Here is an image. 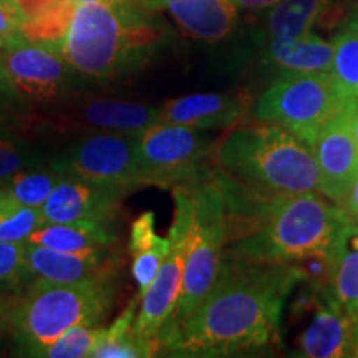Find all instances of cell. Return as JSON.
Listing matches in <instances>:
<instances>
[{
  "label": "cell",
  "mask_w": 358,
  "mask_h": 358,
  "mask_svg": "<svg viewBox=\"0 0 358 358\" xmlns=\"http://www.w3.org/2000/svg\"><path fill=\"white\" fill-rule=\"evenodd\" d=\"M301 282L297 264L254 261L224 250L213 289L189 317L161 332L159 350L226 357L266 348L279 335L285 302Z\"/></svg>",
  "instance_id": "cell-1"
},
{
  "label": "cell",
  "mask_w": 358,
  "mask_h": 358,
  "mask_svg": "<svg viewBox=\"0 0 358 358\" xmlns=\"http://www.w3.org/2000/svg\"><path fill=\"white\" fill-rule=\"evenodd\" d=\"M214 163L264 198L320 191V174L310 146L287 128L244 120L216 143Z\"/></svg>",
  "instance_id": "cell-2"
},
{
  "label": "cell",
  "mask_w": 358,
  "mask_h": 358,
  "mask_svg": "<svg viewBox=\"0 0 358 358\" xmlns=\"http://www.w3.org/2000/svg\"><path fill=\"white\" fill-rule=\"evenodd\" d=\"M136 0L75 3L55 52L71 69L92 78H118L131 70L143 48L158 40Z\"/></svg>",
  "instance_id": "cell-3"
},
{
  "label": "cell",
  "mask_w": 358,
  "mask_h": 358,
  "mask_svg": "<svg viewBox=\"0 0 358 358\" xmlns=\"http://www.w3.org/2000/svg\"><path fill=\"white\" fill-rule=\"evenodd\" d=\"M353 219L345 208L324 194L306 192L271 198L257 227L229 243L226 252L264 262H297L313 252H330L343 227Z\"/></svg>",
  "instance_id": "cell-4"
},
{
  "label": "cell",
  "mask_w": 358,
  "mask_h": 358,
  "mask_svg": "<svg viewBox=\"0 0 358 358\" xmlns=\"http://www.w3.org/2000/svg\"><path fill=\"white\" fill-rule=\"evenodd\" d=\"M113 275L66 284L35 277L34 284L12 303L8 329L15 335L20 350L37 357L71 327L100 325L115 301Z\"/></svg>",
  "instance_id": "cell-5"
},
{
  "label": "cell",
  "mask_w": 358,
  "mask_h": 358,
  "mask_svg": "<svg viewBox=\"0 0 358 358\" xmlns=\"http://www.w3.org/2000/svg\"><path fill=\"white\" fill-rule=\"evenodd\" d=\"M187 185L194 199V219L182 268L181 292L173 317L163 330L178 327L204 301L216 282L224 245L229 241L226 199L211 178V169L204 178Z\"/></svg>",
  "instance_id": "cell-6"
},
{
  "label": "cell",
  "mask_w": 358,
  "mask_h": 358,
  "mask_svg": "<svg viewBox=\"0 0 358 358\" xmlns=\"http://www.w3.org/2000/svg\"><path fill=\"white\" fill-rule=\"evenodd\" d=\"M353 103L340 95L330 73H280L259 96L254 116L287 128L312 146L317 133Z\"/></svg>",
  "instance_id": "cell-7"
},
{
  "label": "cell",
  "mask_w": 358,
  "mask_h": 358,
  "mask_svg": "<svg viewBox=\"0 0 358 358\" xmlns=\"http://www.w3.org/2000/svg\"><path fill=\"white\" fill-rule=\"evenodd\" d=\"M214 148L201 129L156 122L138 134V182L166 189L198 181L214 164Z\"/></svg>",
  "instance_id": "cell-8"
},
{
  "label": "cell",
  "mask_w": 358,
  "mask_h": 358,
  "mask_svg": "<svg viewBox=\"0 0 358 358\" xmlns=\"http://www.w3.org/2000/svg\"><path fill=\"white\" fill-rule=\"evenodd\" d=\"M173 196L176 206H174V219L168 234L171 248L151 285L141 295V307L133 324L134 335L155 343L158 350L159 335L173 317L181 292L182 268H185L187 243H189L192 219H194V199L189 185L174 186Z\"/></svg>",
  "instance_id": "cell-9"
},
{
  "label": "cell",
  "mask_w": 358,
  "mask_h": 358,
  "mask_svg": "<svg viewBox=\"0 0 358 358\" xmlns=\"http://www.w3.org/2000/svg\"><path fill=\"white\" fill-rule=\"evenodd\" d=\"M52 166L65 176L128 194L138 182V134L92 131L73 143Z\"/></svg>",
  "instance_id": "cell-10"
},
{
  "label": "cell",
  "mask_w": 358,
  "mask_h": 358,
  "mask_svg": "<svg viewBox=\"0 0 358 358\" xmlns=\"http://www.w3.org/2000/svg\"><path fill=\"white\" fill-rule=\"evenodd\" d=\"M0 70L20 100L50 101L66 92L73 69L53 48L13 34L0 38Z\"/></svg>",
  "instance_id": "cell-11"
},
{
  "label": "cell",
  "mask_w": 358,
  "mask_h": 358,
  "mask_svg": "<svg viewBox=\"0 0 358 358\" xmlns=\"http://www.w3.org/2000/svg\"><path fill=\"white\" fill-rule=\"evenodd\" d=\"M348 111L327 123L310 146L319 166L320 192L342 208L358 176V145L353 138Z\"/></svg>",
  "instance_id": "cell-12"
},
{
  "label": "cell",
  "mask_w": 358,
  "mask_h": 358,
  "mask_svg": "<svg viewBox=\"0 0 358 358\" xmlns=\"http://www.w3.org/2000/svg\"><path fill=\"white\" fill-rule=\"evenodd\" d=\"M127 194L83 181L62 176L42 206L45 224L88 221L108 226L118 214Z\"/></svg>",
  "instance_id": "cell-13"
},
{
  "label": "cell",
  "mask_w": 358,
  "mask_h": 358,
  "mask_svg": "<svg viewBox=\"0 0 358 358\" xmlns=\"http://www.w3.org/2000/svg\"><path fill=\"white\" fill-rule=\"evenodd\" d=\"M252 96L245 92L194 93L174 98L159 108V122L194 129H229L250 116Z\"/></svg>",
  "instance_id": "cell-14"
},
{
  "label": "cell",
  "mask_w": 358,
  "mask_h": 358,
  "mask_svg": "<svg viewBox=\"0 0 358 358\" xmlns=\"http://www.w3.org/2000/svg\"><path fill=\"white\" fill-rule=\"evenodd\" d=\"M156 122H159V108L106 96L77 100L57 115V127H83L92 131L140 134Z\"/></svg>",
  "instance_id": "cell-15"
},
{
  "label": "cell",
  "mask_w": 358,
  "mask_h": 358,
  "mask_svg": "<svg viewBox=\"0 0 358 358\" xmlns=\"http://www.w3.org/2000/svg\"><path fill=\"white\" fill-rule=\"evenodd\" d=\"M299 352L308 358L352 357V317L329 287L320 290L310 324L299 338Z\"/></svg>",
  "instance_id": "cell-16"
},
{
  "label": "cell",
  "mask_w": 358,
  "mask_h": 358,
  "mask_svg": "<svg viewBox=\"0 0 358 358\" xmlns=\"http://www.w3.org/2000/svg\"><path fill=\"white\" fill-rule=\"evenodd\" d=\"M27 262L34 277L52 282H78L98 275L116 274L118 261L106 254L75 256L25 241Z\"/></svg>",
  "instance_id": "cell-17"
},
{
  "label": "cell",
  "mask_w": 358,
  "mask_h": 358,
  "mask_svg": "<svg viewBox=\"0 0 358 358\" xmlns=\"http://www.w3.org/2000/svg\"><path fill=\"white\" fill-rule=\"evenodd\" d=\"M166 7L187 37L217 42L231 34L237 20L231 0H156Z\"/></svg>",
  "instance_id": "cell-18"
},
{
  "label": "cell",
  "mask_w": 358,
  "mask_h": 358,
  "mask_svg": "<svg viewBox=\"0 0 358 358\" xmlns=\"http://www.w3.org/2000/svg\"><path fill=\"white\" fill-rule=\"evenodd\" d=\"M27 243L75 256H92L106 254V250L115 245L116 234L108 229V226L98 222H50L34 231Z\"/></svg>",
  "instance_id": "cell-19"
},
{
  "label": "cell",
  "mask_w": 358,
  "mask_h": 358,
  "mask_svg": "<svg viewBox=\"0 0 358 358\" xmlns=\"http://www.w3.org/2000/svg\"><path fill=\"white\" fill-rule=\"evenodd\" d=\"M334 60V43L313 34L299 37H274L267 62L280 73H329Z\"/></svg>",
  "instance_id": "cell-20"
},
{
  "label": "cell",
  "mask_w": 358,
  "mask_h": 358,
  "mask_svg": "<svg viewBox=\"0 0 358 358\" xmlns=\"http://www.w3.org/2000/svg\"><path fill=\"white\" fill-rule=\"evenodd\" d=\"M330 292L348 315L358 310V226L348 222L335 241L332 250Z\"/></svg>",
  "instance_id": "cell-21"
},
{
  "label": "cell",
  "mask_w": 358,
  "mask_h": 358,
  "mask_svg": "<svg viewBox=\"0 0 358 358\" xmlns=\"http://www.w3.org/2000/svg\"><path fill=\"white\" fill-rule=\"evenodd\" d=\"M141 302V294L134 297L124 312L113 325L108 329H101L100 337H98L95 347H93L90 357L93 358H140V357H153L156 355L158 347L155 343L146 342L136 337L133 332V324L136 319L138 306Z\"/></svg>",
  "instance_id": "cell-22"
},
{
  "label": "cell",
  "mask_w": 358,
  "mask_h": 358,
  "mask_svg": "<svg viewBox=\"0 0 358 358\" xmlns=\"http://www.w3.org/2000/svg\"><path fill=\"white\" fill-rule=\"evenodd\" d=\"M329 6V0H280L267 15L271 37H299L308 34Z\"/></svg>",
  "instance_id": "cell-23"
},
{
  "label": "cell",
  "mask_w": 358,
  "mask_h": 358,
  "mask_svg": "<svg viewBox=\"0 0 358 358\" xmlns=\"http://www.w3.org/2000/svg\"><path fill=\"white\" fill-rule=\"evenodd\" d=\"M334 60L330 77L335 88L348 101L358 100V32L347 27L334 38Z\"/></svg>",
  "instance_id": "cell-24"
},
{
  "label": "cell",
  "mask_w": 358,
  "mask_h": 358,
  "mask_svg": "<svg viewBox=\"0 0 358 358\" xmlns=\"http://www.w3.org/2000/svg\"><path fill=\"white\" fill-rule=\"evenodd\" d=\"M43 224L42 208L19 203L6 186L0 185V241L25 243Z\"/></svg>",
  "instance_id": "cell-25"
},
{
  "label": "cell",
  "mask_w": 358,
  "mask_h": 358,
  "mask_svg": "<svg viewBox=\"0 0 358 358\" xmlns=\"http://www.w3.org/2000/svg\"><path fill=\"white\" fill-rule=\"evenodd\" d=\"M62 176L64 174L50 164V166L24 169L0 185L6 186L19 203L30 208H42Z\"/></svg>",
  "instance_id": "cell-26"
},
{
  "label": "cell",
  "mask_w": 358,
  "mask_h": 358,
  "mask_svg": "<svg viewBox=\"0 0 358 358\" xmlns=\"http://www.w3.org/2000/svg\"><path fill=\"white\" fill-rule=\"evenodd\" d=\"M43 158L7 124H0V182L24 169L42 166Z\"/></svg>",
  "instance_id": "cell-27"
},
{
  "label": "cell",
  "mask_w": 358,
  "mask_h": 358,
  "mask_svg": "<svg viewBox=\"0 0 358 358\" xmlns=\"http://www.w3.org/2000/svg\"><path fill=\"white\" fill-rule=\"evenodd\" d=\"M101 327L93 325H75L65 330L50 345L40 350L37 357L47 358H85L90 357L95 347Z\"/></svg>",
  "instance_id": "cell-28"
},
{
  "label": "cell",
  "mask_w": 358,
  "mask_h": 358,
  "mask_svg": "<svg viewBox=\"0 0 358 358\" xmlns=\"http://www.w3.org/2000/svg\"><path fill=\"white\" fill-rule=\"evenodd\" d=\"M32 279L25 243L0 241V290H19Z\"/></svg>",
  "instance_id": "cell-29"
},
{
  "label": "cell",
  "mask_w": 358,
  "mask_h": 358,
  "mask_svg": "<svg viewBox=\"0 0 358 358\" xmlns=\"http://www.w3.org/2000/svg\"><path fill=\"white\" fill-rule=\"evenodd\" d=\"M169 248H171V243H169L168 237L166 239H164V237H159L153 245L140 250V252L131 254V272L138 287H140L141 295L145 294V290L150 287L151 282H153L156 274H158L161 264H163L164 257L168 256Z\"/></svg>",
  "instance_id": "cell-30"
},
{
  "label": "cell",
  "mask_w": 358,
  "mask_h": 358,
  "mask_svg": "<svg viewBox=\"0 0 358 358\" xmlns=\"http://www.w3.org/2000/svg\"><path fill=\"white\" fill-rule=\"evenodd\" d=\"M297 267L301 268L302 280L310 284L312 287L324 290L330 285V275H332V257L330 252H313L308 256L299 259Z\"/></svg>",
  "instance_id": "cell-31"
},
{
  "label": "cell",
  "mask_w": 358,
  "mask_h": 358,
  "mask_svg": "<svg viewBox=\"0 0 358 358\" xmlns=\"http://www.w3.org/2000/svg\"><path fill=\"white\" fill-rule=\"evenodd\" d=\"M159 236L155 232V213H143L140 217L134 219L131 226V237H129V252H140V250L153 245Z\"/></svg>",
  "instance_id": "cell-32"
},
{
  "label": "cell",
  "mask_w": 358,
  "mask_h": 358,
  "mask_svg": "<svg viewBox=\"0 0 358 358\" xmlns=\"http://www.w3.org/2000/svg\"><path fill=\"white\" fill-rule=\"evenodd\" d=\"M24 24L25 17L17 7L15 0H0V38L13 34H22Z\"/></svg>",
  "instance_id": "cell-33"
},
{
  "label": "cell",
  "mask_w": 358,
  "mask_h": 358,
  "mask_svg": "<svg viewBox=\"0 0 358 358\" xmlns=\"http://www.w3.org/2000/svg\"><path fill=\"white\" fill-rule=\"evenodd\" d=\"M343 208L347 209L348 216H350L353 221L358 222V176L353 181V185L350 187V192H348L345 206Z\"/></svg>",
  "instance_id": "cell-34"
},
{
  "label": "cell",
  "mask_w": 358,
  "mask_h": 358,
  "mask_svg": "<svg viewBox=\"0 0 358 358\" xmlns=\"http://www.w3.org/2000/svg\"><path fill=\"white\" fill-rule=\"evenodd\" d=\"M10 312H12V302L8 301L6 295L2 294V290H0V334L8 329Z\"/></svg>",
  "instance_id": "cell-35"
},
{
  "label": "cell",
  "mask_w": 358,
  "mask_h": 358,
  "mask_svg": "<svg viewBox=\"0 0 358 358\" xmlns=\"http://www.w3.org/2000/svg\"><path fill=\"white\" fill-rule=\"evenodd\" d=\"M231 2L243 8H266L275 6L280 0H231Z\"/></svg>",
  "instance_id": "cell-36"
},
{
  "label": "cell",
  "mask_w": 358,
  "mask_h": 358,
  "mask_svg": "<svg viewBox=\"0 0 358 358\" xmlns=\"http://www.w3.org/2000/svg\"><path fill=\"white\" fill-rule=\"evenodd\" d=\"M352 357H358V310L352 315Z\"/></svg>",
  "instance_id": "cell-37"
},
{
  "label": "cell",
  "mask_w": 358,
  "mask_h": 358,
  "mask_svg": "<svg viewBox=\"0 0 358 358\" xmlns=\"http://www.w3.org/2000/svg\"><path fill=\"white\" fill-rule=\"evenodd\" d=\"M348 116H350V128H352L353 138H355L358 145V100L352 105L350 111H348Z\"/></svg>",
  "instance_id": "cell-38"
},
{
  "label": "cell",
  "mask_w": 358,
  "mask_h": 358,
  "mask_svg": "<svg viewBox=\"0 0 358 358\" xmlns=\"http://www.w3.org/2000/svg\"><path fill=\"white\" fill-rule=\"evenodd\" d=\"M75 3H122L131 2V0H71Z\"/></svg>",
  "instance_id": "cell-39"
},
{
  "label": "cell",
  "mask_w": 358,
  "mask_h": 358,
  "mask_svg": "<svg viewBox=\"0 0 358 358\" xmlns=\"http://www.w3.org/2000/svg\"><path fill=\"white\" fill-rule=\"evenodd\" d=\"M348 27H352L353 30H357V32H358V8L355 10V13H353V15H352L350 24H348Z\"/></svg>",
  "instance_id": "cell-40"
}]
</instances>
